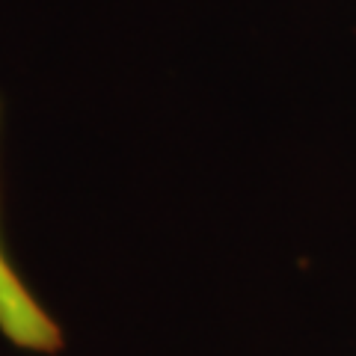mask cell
<instances>
[{"label": "cell", "instance_id": "cell-1", "mask_svg": "<svg viewBox=\"0 0 356 356\" xmlns=\"http://www.w3.org/2000/svg\"><path fill=\"white\" fill-rule=\"evenodd\" d=\"M0 332L33 353H57L63 348V332L42 309V303L27 291L24 280L9 264L0 247Z\"/></svg>", "mask_w": 356, "mask_h": 356}]
</instances>
